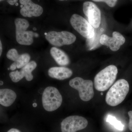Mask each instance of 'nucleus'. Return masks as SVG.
I'll return each instance as SVG.
<instances>
[{
    "mask_svg": "<svg viewBox=\"0 0 132 132\" xmlns=\"http://www.w3.org/2000/svg\"><path fill=\"white\" fill-rule=\"evenodd\" d=\"M129 85L127 81L121 79L116 81L107 93L105 101L111 106L119 105L125 100L129 91Z\"/></svg>",
    "mask_w": 132,
    "mask_h": 132,
    "instance_id": "1",
    "label": "nucleus"
},
{
    "mask_svg": "<svg viewBox=\"0 0 132 132\" xmlns=\"http://www.w3.org/2000/svg\"><path fill=\"white\" fill-rule=\"evenodd\" d=\"M118 73L116 66L110 65L100 71L95 77V88L100 92L108 89L114 82Z\"/></svg>",
    "mask_w": 132,
    "mask_h": 132,
    "instance_id": "2",
    "label": "nucleus"
},
{
    "mask_svg": "<svg viewBox=\"0 0 132 132\" xmlns=\"http://www.w3.org/2000/svg\"><path fill=\"white\" fill-rule=\"evenodd\" d=\"M62 97L56 88L49 86L46 88L43 93V106L46 111L53 112L61 106Z\"/></svg>",
    "mask_w": 132,
    "mask_h": 132,
    "instance_id": "3",
    "label": "nucleus"
},
{
    "mask_svg": "<svg viewBox=\"0 0 132 132\" xmlns=\"http://www.w3.org/2000/svg\"><path fill=\"white\" fill-rule=\"evenodd\" d=\"M69 85L71 87L78 90L80 98L83 101H89L93 98V83L92 80L76 77L70 80Z\"/></svg>",
    "mask_w": 132,
    "mask_h": 132,
    "instance_id": "4",
    "label": "nucleus"
},
{
    "mask_svg": "<svg viewBox=\"0 0 132 132\" xmlns=\"http://www.w3.org/2000/svg\"><path fill=\"white\" fill-rule=\"evenodd\" d=\"M15 26L16 39L20 45H31L33 42L35 33L31 31H27L29 27L27 20L23 19L18 18L15 20Z\"/></svg>",
    "mask_w": 132,
    "mask_h": 132,
    "instance_id": "5",
    "label": "nucleus"
},
{
    "mask_svg": "<svg viewBox=\"0 0 132 132\" xmlns=\"http://www.w3.org/2000/svg\"><path fill=\"white\" fill-rule=\"evenodd\" d=\"M70 23L72 27L84 38L90 39L94 35L93 27L82 16L74 14L70 19Z\"/></svg>",
    "mask_w": 132,
    "mask_h": 132,
    "instance_id": "6",
    "label": "nucleus"
},
{
    "mask_svg": "<svg viewBox=\"0 0 132 132\" xmlns=\"http://www.w3.org/2000/svg\"><path fill=\"white\" fill-rule=\"evenodd\" d=\"M45 38L50 44L56 47L71 45L76 40L74 35L67 31H51L47 33Z\"/></svg>",
    "mask_w": 132,
    "mask_h": 132,
    "instance_id": "7",
    "label": "nucleus"
},
{
    "mask_svg": "<svg viewBox=\"0 0 132 132\" xmlns=\"http://www.w3.org/2000/svg\"><path fill=\"white\" fill-rule=\"evenodd\" d=\"M88 122L86 118L79 116H71L65 118L61 122L62 132H76L85 129Z\"/></svg>",
    "mask_w": 132,
    "mask_h": 132,
    "instance_id": "8",
    "label": "nucleus"
},
{
    "mask_svg": "<svg viewBox=\"0 0 132 132\" xmlns=\"http://www.w3.org/2000/svg\"><path fill=\"white\" fill-rule=\"evenodd\" d=\"M83 11L90 24L95 28H98L101 24V13L95 4L86 2L83 3Z\"/></svg>",
    "mask_w": 132,
    "mask_h": 132,
    "instance_id": "9",
    "label": "nucleus"
},
{
    "mask_svg": "<svg viewBox=\"0 0 132 132\" xmlns=\"http://www.w3.org/2000/svg\"><path fill=\"white\" fill-rule=\"evenodd\" d=\"M125 38L120 33L115 31L113 33L112 37L106 35H102L100 39V43L101 45L108 47L112 51L116 52L125 43Z\"/></svg>",
    "mask_w": 132,
    "mask_h": 132,
    "instance_id": "10",
    "label": "nucleus"
},
{
    "mask_svg": "<svg viewBox=\"0 0 132 132\" xmlns=\"http://www.w3.org/2000/svg\"><path fill=\"white\" fill-rule=\"evenodd\" d=\"M20 2L23 6L20 13L24 17H37L41 15L43 12L42 7L34 3L31 0H20Z\"/></svg>",
    "mask_w": 132,
    "mask_h": 132,
    "instance_id": "11",
    "label": "nucleus"
},
{
    "mask_svg": "<svg viewBox=\"0 0 132 132\" xmlns=\"http://www.w3.org/2000/svg\"><path fill=\"white\" fill-rule=\"evenodd\" d=\"M48 72L50 77L61 80L70 78L73 74L72 71L71 69L64 67L51 68Z\"/></svg>",
    "mask_w": 132,
    "mask_h": 132,
    "instance_id": "12",
    "label": "nucleus"
},
{
    "mask_svg": "<svg viewBox=\"0 0 132 132\" xmlns=\"http://www.w3.org/2000/svg\"><path fill=\"white\" fill-rule=\"evenodd\" d=\"M16 98V93L8 88L0 90V104L5 107H9L14 103Z\"/></svg>",
    "mask_w": 132,
    "mask_h": 132,
    "instance_id": "13",
    "label": "nucleus"
},
{
    "mask_svg": "<svg viewBox=\"0 0 132 132\" xmlns=\"http://www.w3.org/2000/svg\"><path fill=\"white\" fill-rule=\"evenodd\" d=\"M104 27L101 24L100 27L98 28H95L94 29V35L93 37L90 39H87L86 40L87 47L88 50H93L96 49L97 48L101 45L100 43V39L102 34L104 31L105 29Z\"/></svg>",
    "mask_w": 132,
    "mask_h": 132,
    "instance_id": "14",
    "label": "nucleus"
},
{
    "mask_svg": "<svg viewBox=\"0 0 132 132\" xmlns=\"http://www.w3.org/2000/svg\"><path fill=\"white\" fill-rule=\"evenodd\" d=\"M50 53L54 60L60 65L67 66L70 63L68 56L61 50L53 47L50 50Z\"/></svg>",
    "mask_w": 132,
    "mask_h": 132,
    "instance_id": "15",
    "label": "nucleus"
},
{
    "mask_svg": "<svg viewBox=\"0 0 132 132\" xmlns=\"http://www.w3.org/2000/svg\"><path fill=\"white\" fill-rule=\"evenodd\" d=\"M37 65L35 61H31L21 69V72L28 81H31L33 79L32 72L37 67Z\"/></svg>",
    "mask_w": 132,
    "mask_h": 132,
    "instance_id": "16",
    "label": "nucleus"
},
{
    "mask_svg": "<svg viewBox=\"0 0 132 132\" xmlns=\"http://www.w3.org/2000/svg\"><path fill=\"white\" fill-rule=\"evenodd\" d=\"M31 57L27 53L19 55V57L15 62L16 63L17 68H22L28 64L30 61Z\"/></svg>",
    "mask_w": 132,
    "mask_h": 132,
    "instance_id": "17",
    "label": "nucleus"
},
{
    "mask_svg": "<svg viewBox=\"0 0 132 132\" xmlns=\"http://www.w3.org/2000/svg\"><path fill=\"white\" fill-rule=\"evenodd\" d=\"M107 122L113 126L116 129L120 131H122L124 128V125L120 121L118 120L114 116L109 115L106 119Z\"/></svg>",
    "mask_w": 132,
    "mask_h": 132,
    "instance_id": "18",
    "label": "nucleus"
},
{
    "mask_svg": "<svg viewBox=\"0 0 132 132\" xmlns=\"http://www.w3.org/2000/svg\"><path fill=\"white\" fill-rule=\"evenodd\" d=\"M9 76L12 81L14 82H19L24 78L20 71H12L9 74Z\"/></svg>",
    "mask_w": 132,
    "mask_h": 132,
    "instance_id": "19",
    "label": "nucleus"
},
{
    "mask_svg": "<svg viewBox=\"0 0 132 132\" xmlns=\"http://www.w3.org/2000/svg\"><path fill=\"white\" fill-rule=\"evenodd\" d=\"M19 55L16 49L13 48L10 50L7 53L6 56L7 59L15 62L19 57Z\"/></svg>",
    "mask_w": 132,
    "mask_h": 132,
    "instance_id": "20",
    "label": "nucleus"
},
{
    "mask_svg": "<svg viewBox=\"0 0 132 132\" xmlns=\"http://www.w3.org/2000/svg\"><path fill=\"white\" fill-rule=\"evenodd\" d=\"M94 2H104L106 3L110 7H113L117 3L118 0H92Z\"/></svg>",
    "mask_w": 132,
    "mask_h": 132,
    "instance_id": "21",
    "label": "nucleus"
},
{
    "mask_svg": "<svg viewBox=\"0 0 132 132\" xmlns=\"http://www.w3.org/2000/svg\"><path fill=\"white\" fill-rule=\"evenodd\" d=\"M128 115L129 116V121L128 123V128L132 132V111L128 112Z\"/></svg>",
    "mask_w": 132,
    "mask_h": 132,
    "instance_id": "22",
    "label": "nucleus"
},
{
    "mask_svg": "<svg viewBox=\"0 0 132 132\" xmlns=\"http://www.w3.org/2000/svg\"><path fill=\"white\" fill-rule=\"evenodd\" d=\"M9 68L10 69V70H11V71H14L15 70V69H16V68H17V67H16V63H15V62H13V64L10 65Z\"/></svg>",
    "mask_w": 132,
    "mask_h": 132,
    "instance_id": "23",
    "label": "nucleus"
},
{
    "mask_svg": "<svg viewBox=\"0 0 132 132\" xmlns=\"http://www.w3.org/2000/svg\"><path fill=\"white\" fill-rule=\"evenodd\" d=\"M18 0H7V2L11 5H14L16 4Z\"/></svg>",
    "mask_w": 132,
    "mask_h": 132,
    "instance_id": "24",
    "label": "nucleus"
},
{
    "mask_svg": "<svg viewBox=\"0 0 132 132\" xmlns=\"http://www.w3.org/2000/svg\"><path fill=\"white\" fill-rule=\"evenodd\" d=\"M7 132H21L20 130L16 128H11L10 130H9Z\"/></svg>",
    "mask_w": 132,
    "mask_h": 132,
    "instance_id": "25",
    "label": "nucleus"
},
{
    "mask_svg": "<svg viewBox=\"0 0 132 132\" xmlns=\"http://www.w3.org/2000/svg\"><path fill=\"white\" fill-rule=\"evenodd\" d=\"M0 48H1V49H0V56H1L2 52V42L1 41H0Z\"/></svg>",
    "mask_w": 132,
    "mask_h": 132,
    "instance_id": "26",
    "label": "nucleus"
},
{
    "mask_svg": "<svg viewBox=\"0 0 132 132\" xmlns=\"http://www.w3.org/2000/svg\"><path fill=\"white\" fill-rule=\"evenodd\" d=\"M38 36H39V35L37 33H35L34 37H36V38H38Z\"/></svg>",
    "mask_w": 132,
    "mask_h": 132,
    "instance_id": "27",
    "label": "nucleus"
},
{
    "mask_svg": "<svg viewBox=\"0 0 132 132\" xmlns=\"http://www.w3.org/2000/svg\"><path fill=\"white\" fill-rule=\"evenodd\" d=\"M3 81H0V85H1V86H2V85H3Z\"/></svg>",
    "mask_w": 132,
    "mask_h": 132,
    "instance_id": "28",
    "label": "nucleus"
},
{
    "mask_svg": "<svg viewBox=\"0 0 132 132\" xmlns=\"http://www.w3.org/2000/svg\"><path fill=\"white\" fill-rule=\"evenodd\" d=\"M33 29H34V31H36V28H33Z\"/></svg>",
    "mask_w": 132,
    "mask_h": 132,
    "instance_id": "29",
    "label": "nucleus"
},
{
    "mask_svg": "<svg viewBox=\"0 0 132 132\" xmlns=\"http://www.w3.org/2000/svg\"><path fill=\"white\" fill-rule=\"evenodd\" d=\"M15 5H16V6H18V3H16V4H15Z\"/></svg>",
    "mask_w": 132,
    "mask_h": 132,
    "instance_id": "30",
    "label": "nucleus"
},
{
    "mask_svg": "<svg viewBox=\"0 0 132 132\" xmlns=\"http://www.w3.org/2000/svg\"><path fill=\"white\" fill-rule=\"evenodd\" d=\"M59 1H64V0H59Z\"/></svg>",
    "mask_w": 132,
    "mask_h": 132,
    "instance_id": "31",
    "label": "nucleus"
},
{
    "mask_svg": "<svg viewBox=\"0 0 132 132\" xmlns=\"http://www.w3.org/2000/svg\"></svg>",
    "mask_w": 132,
    "mask_h": 132,
    "instance_id": "32",
    "label": "nucleus"
}]
</instances>
